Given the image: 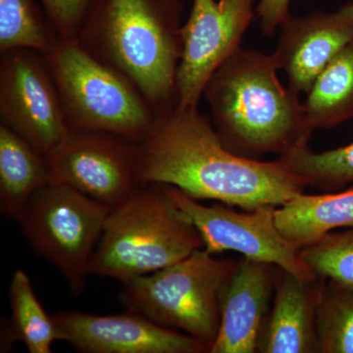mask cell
Instances as JSON below:
<instances>
[{"instance_id":"1","label":"cell","mask_w":353,"mask_h":353,"mask_svg":"<svg viewBox=\"0 0 353 353\" xmlns=\"http://www.w3.org/2000/svg\"><path fill=\"white\" fill-rule=\"evenodd\" d=\"M138 183L173 185L196 201H214L243 210L284 205L307 183L281 163L236 154L223 143L197 108L157 116L137 143Z\"/></svg>"},{"instance_id":"2","label":"cell","mask_w":353,"mask_h":353,"mask_svg":"<svg viewBox=\"0 0 353 353\" xmlns=\"http://www.w3.org/2000/svg\"><path fill=\"white\" fill-rule=\"evenodd\" d=\"M279 70L274 54L240 48L209 79L203 94L212 124L231 152L257 159L308 145L314 129Z\"/></svg>"},{"instance_id":"3","label":"cell","mask_w":353,"mask_h":353,"mask_svg":"<svg viewBox=\"0 0 353 353\" xmlns=\"http://www.w3.org/2000/svg\"><path fill=\"white\" fill-rule=\"evenodd\" d=\"M182 13V0H94L79 43L126 77L162 114L176 99Z\"/></svg>"},{"instance_id":"4","label":"cell","mask_w":353,"mask_h":353,"mask_svg":"<svg viewBox=\"0 0 353 353\" xmlns=\"http://www.w3.org/2000/svg\"><path fill=\"white\" fill-rule=\"evenodd\" d=\"M204 248L201 233L161 183H138L109 211L90 275L121 284L175 264Z\"/></svg>"},{"instance_id":"5","label":"cell","mask_w":353,"mask_h":353,"mask_svg":"<svg viewBox=\"0 0 353 353\" xmlns=\"http://www.w3.org/2000/svg\"><path fill=\"white\" fill-rule=\"evenodd\" d=\"M236 264L201 248L161 270L122 283L120 301L130 312L180 330L211 348L219 331L223 296Z\"/></svg>"},{"instance_id":"6","label":"cell","mask_w":353,"mask_h":353,"mask_svg":"<svg viewBox=\"0 0 353 353\" xmlns=\"http://www.w3.org/2000/svg\"><path fill=\"white\" fill-rule=\"evenodd\" d=\"M46 57L71 130L139 143L152 129L157 115L138 88L78 41L59 39Z\"/></svg>"},{"instance_id":"7","label":"cell","mask_w":353,"mask_h":353,"mask_svg":"<svg viewBox=\"0 0 353 353\" xmlns=\"http://www.w3.org/2000/svg\"><path fill=\"white\" fill-rule=\"evenodd\" d=\"M110 209L68 185L50 182L32 196L17 219L34 252L61 273L73 296L85 290Z\"/></svg>"},{"instance_id":"8","label":"cell","mask_w":353,"mask_h":353,"mask_svg":"<svg viewBox=\"0 0 353 353\" xmlns=\"http://www.w3.org/2000/svg\"><path fill=\"white\" fill-rule=\"evenodd\" d=\"M165 185L171 199L196 225L206 252L213 255L236 252L245 259L275 265L303 280L319 278L304 261L301 248L279 230L277 208L238 211L217 201L204 205L173 185Z\"/></svg>"},{"instance_id":"9","label":"cell","mask_w":353,"mask_h":353,"mask_svg":"<svg viewBox=\"0 0 353 353\" xmlns=\"http://www.w3.org/2000/svg\"><path fill=\"white\" fill-rule=\"evenodd\" d=\"M37 51L4 53L0 67V114L10 128L44 155L71 132L48 64Z\"/></svg>"},{"instance_id":"10","label":"cell","mask_w":353,"mask_h":353,"mask_svg":"<svg viewBox=\"0 0 353 353\" xmlns=\"http://www.w3.org/2000/svg\"><path fill=\"white\" fill-rule=\"evenodd\" d=\"M50 182L68 185L115 208L132 194L137 181V143L108 132L71 130L46 155Z\"/></svg>"},{"instance_id":"11","label":"cell","mask_w":353,"mask_h":353,"mask_svg":"<svg viewBox=\"0 0 353 353\" xmlns=\"http://www.w3.org/2000/svg\"><path fill=\"white\" fill-rule=\"evenodd\" d=\"M256 0H194L182 26L183 52L176 80L179 108H197L213 73L241 48Z\"/></svg>"},{"instance_id":"12","label":"cell","mask_w":353,"mask_h":353,"mask_svg":"<svg viewBox=\"0 0 353 353\" xmlns=\"http://www.w3.org/2000/svg\"><path fill=\"white\" fill-rule=\"evenodd\" d=\"M58 341L83 353H204L208 345L128 311L94 315L61 311L52 316Z\"/></svg>"},{"instance_id":"13","label":"cell","mask_w":353,"mask_h":353,"mask_svg":"<svg viewBox=\"0 0 353 353\" xmlns=\"http://www.w3.org/2000/svg\"><path fill=\"white\" fill-rule=\"evenodd\" d=\"M280 28L273 53L279 69L285 72L292 90L307 94L322 70L353 41V1L334 12L290 16Z\"/></svg>"},{"instance_id":"14","label":"cell","mask_w":353,"mask_h":353,"mask_svg":"<svg viewBox=\"0 0 353 353\" xmlns=\"http://www.w3.org/2000/svg\"><path fill=\"white\" fill-rule=\"evenodd\" d=\"M278 267L241 257L228 283L219 331L209 353H254L275 292Z\"/></svg>"},{"instance_id":"15","label":"cell","mask_w":353,"mask_h":353,"mask_svg":"<svg viewBox=\"0 0 353 353\" xmlns=\"http://www.w3.org/2000/svg\"><path fill=\"white\" fill-rule=\"evenodd\" d=\"M305 281L280 270L273 306L265 318L256 352H319L316 317L324 279Z\"/></svg>"},{"instance_id":"16","label":"cell","mask_w":353,"mask_h":353,"mask_svg":"<svg viewBox=\"0 0 353 353\" xmlns=\"http://www.w3.org/2000/svg\"><path fill=\"white\" fill-rule=\"evenodd\" d=\"M50 183L46 155L6 125L0 126V211L17 220L28 202Z\"/></svg>"},{"instance_id":"17","label":"cell","mask_w":353,"mask_h":353,"mask_svg":"<svg viewBox=\"0 0 353 353\" xmlns=\"http://www.w3.org/2000/svg\"><path fill=\"white\" fill-rule=\"evenodd\" d=\"M279 230L299 248L323 234L353 227V188L324 194H301L275 212Z\"/></svg>"},{"instance_id":"18","label":"cell","mask_w":353,"mask_h":353,"mask_svg":"<svg viewBox=\"0 0 353 353\" xmlns=\"http://www.w3.org/2000/svg\"><path fill=\"white\" fill-rule=\"evenodd\" d=\"M304 102L313 129H331L353 118V41L315 79Z\"/></svg>"},{"instance_id":"19","label":"cell","mask_w":353,"mask_h":353,"mask_svg":"<svg viewBox=\"0 0 353 353\" xmlns=\"http://www.w3.org/2000/svg\"><path fill=\"white\" fill-rule=\"evenodd\" d=\"M11 323L9 340L24 343L31 353L52 352L58 341L52 316H48L34 294L31 280L23 269H17L11 278L9 289Z\"/></svg>"},{"instance_id":"20","label":"cell","mask_w":353,"mask_h":353,"mask_svg":"<svg viewBox=\"0 0 353 353\" xmlns=\"http://www.w3.org/2000/svg\"><path fill=\"white\" fill-rule=\"evenodd\" d=\"M34 0H0V50H30L48 54L57 46Z\"/></svg>"},{"instance_id":"21","label":"cell","mask_w":353,"mask_h":353,"mask_svg":"<svg viewBox=\"0 0 353 353\" xmlns=\"http://www.w3.org/2000/svg\"><path fill=\"white\" fill-rule=\"evenodd\" d=\"M316 328L320 353H353V285L324 283Z\"/></svg>"},{"instance_id":"22","label":"cell","mask_w":353,"mask_h":353,"mask_svg":"<svg viewBox=\"0 0 353 353\" xmlns=\"http://www.w3.org/2000/svg\"><path fill=\"white\" fill-rule=\"evenodd\" d=\"M279 160L317 189L338 192L353 183V141L324 152H314L304 145L281 155Z\"/></svg>"},{"instance_id":"23","label":"cell","mask_w":353,"mask_h":353,"mask_svg":"<svg viewBox=\"0 0 353 353\" xmlns=\"http://www.w3.org/2000/svg\"><path fill=\"white\" fill-rule=\"evenodd\" d=\"M301 254L318 277L353 285V230L323 234L301 246Z\"/></svg>"},{"instance_id":"24","label":"cell","mask_w":353,"mask_h":353,"mask_svg":"<svg viewBox=\"0 0 353 353\" xmlns=\"http://www.w3.org/2000/svg\"><path fill=\"white\" fill-rule=\"evenodd\" d=\"M62 41H77L94 0H39Z\"/></svg>"},{"instance_id":"25","label":"cell","mask_w":353,"mask_h":353,"mask_svg":"<svg viewBox=\"0 0 353 353\" xmlns=\"http://www.w3.org/2000/svg\"><path fill=\"white\" fill-rule=\"evenodd\" d=\"M290 0H260L257 18L264 36L272 37L276 30L290 17Z\"/></svg>"}]
</instances>
